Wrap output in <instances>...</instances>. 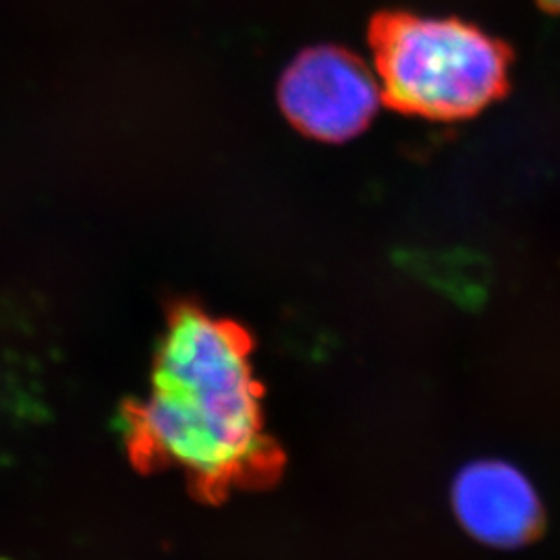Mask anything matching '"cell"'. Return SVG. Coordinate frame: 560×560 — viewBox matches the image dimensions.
Here are the masks:
<instances>
[{"label": "cell", "mask_w": 560, "mask_h": 560, "mask_svg": "<svg viewBox=\"0 0 560 560\" xmlns=\"http://www.w3.org/2000/svg\"><path fill=\"white\" fill-rule=\"evenodd\" d=\"M541 9L548 13H560V0H538Z\"/></svg>", "instance_id": "obj_5"}, {"label": "cell", "mask_w": 560, "mask_h": 560, "mask_svg": "<svg viewBox=\"0 0 560 560\" xmlns=\"http://www.w3.org/2000/svg\"><path fill=\"white\" fill-rule=\"evenodd\" d=\"M368 38L382 101L405 115L469 119L509 90L511 48L471 23L382 11Z\"/></svg>", "instance_id": "obj_2"}, {"label": "cell", "mask_w": 560, "mask_h": 560, "mask_svg": "<svg viewBox=\"0 0 560 560\" xmlns=\"http://www.w3.org/2000/svg\"><path fill=\"white\" fill-rule=\"evenodd\" d=\"M131 457L194 480H229L261 451L260 388L233 324L179 310L156 351L145 399L122 413Z\"/></svg>", "instance_id": "obj_1"}, {"label": "cell", "mask_w": 560, "mask_h": 560, "mask_svg": "<svg viewBox=\"0 0 560 560\" xmlns=\"http://www.w3.org/2000/svg\"><path fill=\"white\" fill-rule=\"evenodd\" d=\"M381 83L368 65L339 46L303 50L282 73L279 102L287 120L312 140H353L381 106Z\"/></svg>", "instance_id": "obj_3"}, {"label": "cell", "mask_w": 560, "mask_h": 560, "mask_svg": "<svg viewBox=\"0 0 560 560\" xmlns=\"http://www.w3.org/2000/svg\"><path fill=\"white\" fill-rule=\"evenodd\" d=\"M451 504L460 527L492 548H515L540 527V497L509 460L467 463L453 480Z\"/></svg>", "instance_id": "obj_4"}]
</instances>
